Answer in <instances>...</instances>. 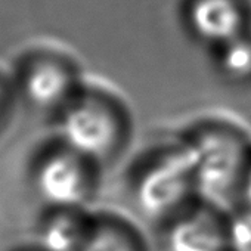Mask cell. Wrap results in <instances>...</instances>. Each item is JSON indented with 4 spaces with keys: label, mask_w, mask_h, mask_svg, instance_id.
I'll return each mask as SVG.
<instances>
[{
    "label": "cell",
    "mask_w": 251,
    "mask_h": 251,
    "mask_svg": "<svg viewBox=\"0 0 251 251\" xmlns=\"http://www.w3.org/2000/svg\"><path fill=\"white\" fill-rule=\"evenodd\" d=\"M84 83L78 70L68 61L40 56L23 70L15 90L33 109L56 117Z\"/></svg>",
    "instance_id": "obj_5"
},
{
    "label": "cell",
    "mask_w": 251,
    "mask_h": 251,
    "mask_svg": "<svg viewBox=\"0 0 251 251\" xmlns=\"http://www.w3.org/2000/svg\"><path fill=\"white\" fill-rule=\"evenodd\" d=\"M58 138L102 169L115 163L132 138V117L108 89L84 83L55 117Z\"/></svg>",
    "instance_id": "obj_2"
},
{
    "label": "cell",
    "mask_w": 251,
    "mask_h": 251,
    "mask_svg": "<svg viewBox=\"0 0 251 251\" xmlns=\"http://www.w3.org/2000/svg\"><path fill=\"white\" fill-rule=\"evenodd\" d=\"M229 251H251V207L236 204L226 210Z\"/></svg>",
    "instance_id": "obj_11"
},
{
    "label": "cell",
    "mask_w": 251,
    "mask_h": 251,
    "mask_svg": "<svg viewBox=\"0 0 251 251\" xmlns=\"http://www.w3.org/2000/svg\"><path fill=\"white\" fill-rule=\"evenodd\" d=\"M130 197L148 222L166 226L200 200L192 155L177 139L150 152L136 166Z\"/></svg>",
    "instance_id": "obj_3"
},
{
    "label": "cell",
    "mask_w": 251,
    "mask_h": 251,
    "mask_svg": "<svg viewBox=\"0 0 251 251\" xmlns=\"http://www.w3.org/2000/svg\"><path fill=\"white\" fill-rule=\"evenodd\" d=\"M20 251H40V250H39L34 244H31V245H30V247H27L25 250H20Z\"/></svg>",
    "instance_id": "obj_14"
},
{
    "label": "cell",
    "mask_w": 251,
    "mask_h": 251,
    "mask_svg": "<svg viewBox=\"0 0 251 251\" xmlns=\"http://www.w3.org/2000/svg\"><path fill=\"white\" fill-rule=\"evenodd\" d=\"M15 92V84H9L8 80L0 75V121H3Z\"/></svg>",
    "instance_id": "obj_12"
},
{
    "label": "cell",
    "mask_w": 251,
    "mask_h": 251,
    "mask_svg": "<svg viewBox=\"0 0 251 251\" xmlns=\"http://www.w3.org/2000/svg\"><path fill=\"white\" fill-rule=\"evenodd\" d=\"M191 24L200 39L219 48L244 34V18L230 0H198L191 11Z\"/></svg>",
    "instance_id": "obj_8"
},
{
    "label": "cell",
    "mask_w": 251,
    "mask_h": 251,
    "mask_svg": "<svg viewBox=\"0 0 251 251\" xmlns=\"http://www.w3.org/2000/svg\"><path fill=\"white\" fill-rule=\"evenodd\" d=\"M238 204H245V205L251 207V163L247 169V173H245L242 185H241Z\"/></svg>",
    "instance_id": "obj_13"
},
{
    "label": "cell",
    "mask_w": 251,
    "mask_h": 251,
    "mask_svg": "<svg viewBox=\"0 0 251 251\" xmlns=\"http://www.w3.org/2000/svg\"><path fill=\"white\" fill-rule=\"evenodd\" d=\"M166 251H229L226 210L198 200L166 226Z\"/></svg>",
    "instance_id": "obj_6"
},
{
    "label": "cell",
    "mask_w": 251,
    "mask_h": 251,
    "mask_svg": "<svg viewBox=\"0 0 251 251\" xmlns=\"http://www.w3.org/2000/svg\"><path fill=\"white\" fill-rule=\"evenodd\" d=\"M220 74L236 86L251 83V40L244 34L220 46Z\"/></svg>",
    "instance_id": "obj_10"
},
{
    "label": "cell",
    "mask_w": 251,
    "mask_h": 251,
    "mask_svg": "<svg viewBox=\"0 0 251 251\" xmlns=\"http://www.w3.org/2000/svg\"><path fill=\"white\" fill-rule=\"evenodd\" d=\"M81 251H150L139 227L118 213L96 211L92 233Z\"/></svg>",
    "instance_id": "obj_9"
},
{
    "label": "cell",
    "mask_w": 251,
    "mask_h": 251,
    "mask_svg": "<svg viewBox=\"0 0 251 251\" xmlns=\"http://www.w3.org/2000/svg\"><path fill=\"white\" fill-rule=\"evenodd\" d=\"M96 211L90 207H45L34 230L40 251H81L87 242Z\"/></svg>",
    "instance_id": "obj_7"
},
{
    "label": "cell",
    "mask_w": 251,
    "mask_h": 251,
    "mask_svg": "<svg viewBox=\"0 0 251 251\" xmlns=\"http://www.w3.org/2000/svg\"><path fill=\"white\" fill-rule=\"evenodd\" d=\"M103 169L58 136L36 157L31 182L45 207H90Z\"/></svg>",
    "instance_id": "obj_4"
},
{
    "label": "cell",
    "mask_w": 251,
    "mask_h": 251,
    "mask_svg": "<svg viewBox=\"0 0 251 251\" xmlns=\"http://www.w3.org/2000/svg\"><path fill=\"white\" fill-rule=\"evenodd\" d=\"M179 139L192 155L200 200L223 210L236 205L251 163V136L232 121L205 118L186 127Z\"/></svg>",
    "instance_id": "obj_1"
}]
</instances>
